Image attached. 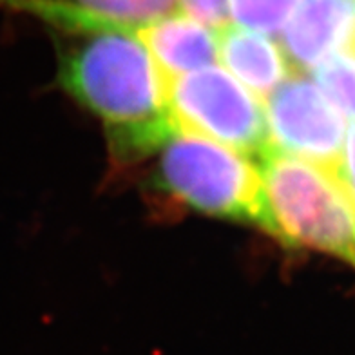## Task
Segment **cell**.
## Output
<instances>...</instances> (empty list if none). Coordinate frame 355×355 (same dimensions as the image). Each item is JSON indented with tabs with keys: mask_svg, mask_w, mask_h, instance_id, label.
Instances as JSON below:
<instances>
[{
	"mask_svg": "<svg viewBox=\"0 0 355 355\" xmlns=\"http://www.w3.org/2000/svg\"><path fill=\"white\" fill-rule=\"evenodd\" d=\"M60 49L62 87L102 120L111 149L144 159L176 131L167 82L135 31H75Z\"/></svg>",
	"mask_w": 355,
	"mask_h": 355,
	"instance_id": "1",
	"label": "cell"
},
{
	"mask_svg": "<svg viewBox=\"0 0 355 355\" xmlns=\"http://www.w3.org/2000/svg\"><path fill=\"white\" fill-rule=\"evenodd\" d=\"M266 232L292 248H310L355 266V201L332 168L266 150L257 158Z\"/></svg>",
	"mask_w": 355,
	"mask_h": 355,
	"instance_id": "2",
	"label": "cell"
},
{
	"mask_svg": "<svg viewBox=\"0 0 355 355\" xmlns=\"http://www.w3.org/2000/svg\"><path fill=\"white\" fill-rule=\"evenodd\" d=\"M155 189L178 205L266 230L261 173L250 156L203 136L174 131L158 149Z\"/></svg>",
	"mask_w": 355,
	"mask_h": 355,
	"instance_id": "3",
	"label": "cell"
},
{
	"mask_svg": "<svg viewBox=\"0 0 355 355\" xmlns=\"http://www.w3.org/2000/svg\"><path fill=\"white\" fill-rule=\"evenodd\" d=\"M167 105L178 131L214 140L252 159L272 149L261 102L229 71L209 66L171 80Z\"/></svg>",
	"mask_w": 355,
	"mask_h": 355,
	"instance_id": "4",
	"label": "cell"
},
{
	"mask_svg": "<svg viewBox=\"0 0 355 355\" xmlns=\"http://www.w3.org/2000/svg\"><path fill=\"white\" fill-rule=\"evenodd\" d=\"M266 131L274 150L336 168L346 140L345 112L315 80L290 75L266 98Z\"/></svg>",
	"mask_w": 355,
	"mask_h": 355,
	"instance_id": "5",
	"label": "cell"
},
{
	"mask_svg": "<svg viewBox=\"0 0 355 355\" xmlns=\"http://www.w3.org/2000/svg\"><path fill=\"white\" fill-rule=\"evenodd\" d=\"M178 0H0V8L33 15L64 33L125 29L171 13Z\"/></svg>",
	"mask_w": 355,
	"mask_h": 355,
	"instance_id": "6",
	"label": "cell"
},
{
	"mask_svg": "<svg viewBox=\"0 0 355 355\" xmlns=\"http://www.w3.org/2000/svg\"><path fill=\"white\" fill-rule=\"evenodd\" d=\"M283 33V51L295 69H313L355 47V0H301Z\"/></svg>",
	"mask_w": 355,
	"mask_h": 355,
	"instance_id": "7",
	"label": "cell"
},
{
	"mask_svg": "<svg viewBox=\"0 0 355 355\" xmlns=\"http://www.w3.org/2000/svg\"><path fill=\"white\" fill-rule=\"evenodd\" d=\"M165 82L203 69L220 60V31L182 11L145 24L135 31Z\"/></svg>",
	"mask_w": 355,
	"mask_h": 355,
	"instance_id": "8",
	"label": "cell"
},
{
	"mask_svg": "<svg viewBox=\"0 0 355 355\" xmlns=\"http://www.w3.org/2000/svg\"><path fill=\"white\" fill-rule=\"evenodd\" d=\"M220 60L259 100L268 98L288 78L292 66L285 51L270 38L238 26L220 31Z\"/></svg>",
	"mask_w": 355,
	"mask_h": 355,
	"instance_id": "9",
	"label": "cell"
},
{
	"mask_svg": "<svg viewBox=\"0 0 355 355\" xmlns=\"http://www.w3.org/2000/svg\"><path fill=\"white\" fill-rule=\"evenodd\" d=\"M301 0H230V20L238 28L265 37L285 28Z\"/></svg>",
	"mask_w": 355,
	"mask_h": 355,
	"instance_id": "10",
	"label": "cell"
},
{
	"mask_svg": "<svg viewBox=\"0 0 355 355\" xmlns=\"http://www.w3.org/2000/svg\"><path fill=\"white\" fill-rule=\"evenodd\" d=\"M312 71L328 98L355 120V47L336 53Z\"/></svg>",
	"mask_w": 355,
	"mask_h": 355,
	"instance_id": "11",
	"label": "cell"
},
{
	"mask_svg": "<svg viewBox=\"0 0 355 355\" xmlns=\"http://www.w3.org/2000/svg\"><path fill=\"white\" fill-rule=\"evenodd\" d=\"M182 13L221 31L230 26V0H178Z\"/></svg>",
	"mask_w": 355,
	"mask_h": 355,
	"instance_id": "12",
	"label": "cell"
},
{
	"mask_svg": "<svg viewBox=\"0 0 355 355\" xmlns=\"http://www.w3.org/2000/svg\"><path fill=\"white\" fill-rule=\"evenodd\" d=\"M334 173L341 180L346 191L355 201V122L346 131L345 147H343L341 158L337 162Z\"/></svg>",
	"mask_w": 355,
	"mask_h": 355,
	"instance_id": "13",
	"label": "cell"
}]
</instances>
